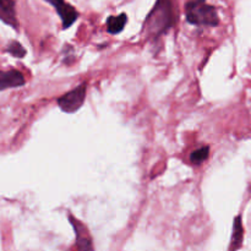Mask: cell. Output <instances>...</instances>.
<instances>
[{
  "label": "cell",
  "instance_id": "cell-4",
  "mask_svg": "<svg viewBox=\"0 0 251 251\" xmlns=\"http://www.w3.org/2000/svg\"><path fill=\"white\" fill-rule=\"evenodd\" d=\"M69 221L75 233V251H95L93 240L88 228L74 216L69 215Z\"/></svg>",
  "mask_w": 251,
  "mask_h": 251
},
{
  "label": "cell",
  "instance_id": "cell-2",
  "mask_svg": "<svg viewBox=\"0 0 251 251\" xmlns=\"http://www.w3.org/2000/svg\"><path fill=\"white\" fill-rule=\"evenodd\" d=\"M186 20L196 26L216 27L220 24L216 7L206 4L205 0H191L185 6Z\"/></svg>",
  "mask_w": 251,
  "mask_h": 251
},
{
  "label": "cell",
  "instance_id": "cell-9",
  "mask_svg": "<svg viewBox=\"0 0 251 251\" xmlns=\"http://www.w3.org/2000/svg\"><path fill=\"white\" fill-rule=\"evenodd\" d=\"M127 16L125 14H120L119 16H109L107 20V31L110 34H117L124 29L126 25Z\"/></svg>",
  "mask_w": 251,
  "mask_h": 251
},
{
  "label": "cell",
  "instance_id": "cell-7",
  "mask_svg": "<svg viewBox=\"0 0 251 251\" xmlns=\"http://www.w3.org/2000/svg\"><path fill=\"white\" fill-rule=\"evenodd\" d=\"M0 20L12 28H19L14 0H0Z\"/></svg>",
  "mask_w": 251,
  "mask_h": 251
},
{
  "label": "cell",
  "instance_id": "cell-5",
  "mask_svg": "<svg viewBox=\"0 0 251 251\" xmlns=\"http://www.w3.org/2000/svg\"><path fill=\"white\" fill-rule=\"evenodd\" d=\"M49 4L53 5L55 10L58 11L59 16H60L61 22H63V28L66 29L77 20L78 14L71 5L65 2L64 0H46Z\"/></svg>",
  "mask_w": 251,
  "mask_h": 251
},
{
  "label": "cell",
  "instance_id": "cell-8",
  "mask_svg": "<svg viewBox=\"0 0 251 251\" xmlns=\"http://www.w3.org/2000/svg\"><path fill=\"white\" fill-rule=\"evenodd\" d=\"M243 238H244V229H243L242 217L238 216L234 220V226H233V235L230 240L229 251H235L239 249L243 244Z\"/></svg>",
  "mask_w": 251,
  "mask_h": 251
},
{
  "label": "cell",
  "instance_id": "cell-3",
  "mask_svg": "<svg viewBox=\"0 0 251 251\" xmlns=\"http://www.w3.org/2000/svg\"><path fill=\"white\" fill-rule=\"evenodd\" d=\"M86 92H87V86H86V83H81L80 86L58 98L56 102H58L59 108L65 113L77 112L85 103Z\"/></svg>",
  "mask_w": 251,
  "mask_h": 251
},
{
  "label": "cell",
  "instance_id": "cell-10",
  "mask_svg": "<svg viewBox=\"0 0 251 251\" xmlns=\"http://www.w3.org/2000/svg\"><path fill=\"white\" fill-rule=\"evenodd\" d=\"M208 154H210V147L208 146H203L200 147L199 150L194 151L190 156V161L191 163L195 164V166H199L202 162H205L206 159L208 158Z\"/></svg>",
  "mask_w": 251,
  "mask_h": 251
},
{
  "label": "cell",
  "instance_id": "cell-1",
  "mask_svg": "<svg viewBox=\"0 0 251 251\" xmlns=\"http://www.w3.org/2000/svg\"><path fill=\"white\" fill-rule=\"evenodd\" d=\"M174 7L172 0H158L147 16L144 31L147 37L158 38L174 25Z\"/></svg>",
  "mask_w": 251,
  "mask_h": 251
},
{
  "label": "cell",
  "instance_id": "cell-6",
  "mask_svg": "<svg viewBox=\"0 0 251 251\" xmlns=\"http://www.w3.org/2000/svg\"><path fill=\"white\" fill-rule=\"evenodd\" d=\"M26 83L25 76L22 75L21 71L11 70L7 71H0V91L7 90V88H15L21 87Z\"/></svg>",
  "mask_w": 251,
  "mask_h": 251
},
{
  "label": "cell",
  "instance_id": "cell-11",
  "mask_svg": "<svg viewBox=\"0 0 251 251\" xmlns=\"http://www.w3.org/2000/svg\"><path fill=\"white\" fill-rule=\"evenodd\" d=\"M6 51L11 54L12 56H15V58H24L26 55V49L16 41L10 42L9 46L6 47Z\"/></svg>",
  "mask_w": 251,
  "mask_h": 251
}]
</instances>
